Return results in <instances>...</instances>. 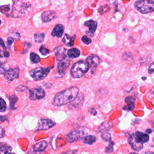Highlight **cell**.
<instances>
[{
    "instance_id": "obj_2",
    "label": "cell",
    "mask_w": 154,
    "mask_h": 154,
    "mask_svg": "<svg viewBox=\"0 0 154 154\" xmlns=\"http://www.w3.org/2000/svg\"><path fill=\"white\" fill-rule=\"evenodd\" d=\"M89 70V65L86 61L80 60L75 63L72 67L70 73L73 78L82 77Z\"/></svg>"
},
{
    "instance_id": "obj_21",
    "label": "cell",
    "mask_w": 154,
    "mask_h": 154,
    "mask_svg": "<svg viewBox=\"0 0 154 154\" xmlns=\"http://www.w3.org/2000/svg\"><path fill=\"white\" fill-rule=\"evenodd\" d=\"M67 55L70 58H77L80 55V51L77 48H72L67 51Z\"/></svg>"
},
{
    "instance_id": "obj_8",
    "label": "cell",
    "mask_w": 154,
    "mask_h": 154,
    "mask_svg": "<svg viewBox=\"0 0 154 154\" xmlns=\"http://www.w3.org/2000/svg\"><path fill=\"white\" fill-rule=\"evenodd\" d=\"M69 64H70V60L67 57V56L63 58V59L59 60V62L58 63V66H57L58 73H60V75L62 74V75L63 76L65 74L66 71L68 68Z\"/></svg>"
},
{
    "instance_id": "obj_1",
    "label": "cell",
    "mask_w": 154,
    "mask_h": 154,
    "mask_svg": "<svg viewBox=\"0 0 154 154\" xmlns=\"http://www.w3.org/2000/svg\"><path fill=\"white\" fill-rule=\"evenodd\" d=\"M79 93V89L77 87H72L65 90L57 93L54 99L52 104L54 106H61L73 101Z\"/></svg>"
},
{
    "instance_id": "obj_38",
    "label": "cell",
    "mask_w": 154,
    "mask_h": 154,
    "mask_svg": "<svg viewBox=\"0 0 154 154\" xmlns=\"http://www.w3.org/2000/svg\"><path fill=\"white\" fill-rule=\"evenodd\" d=\"M5 135V130L3 128L0 126V138L3 137Z\"/></svg>"
},
{
    "instance_id": "obj_35",
    "label": "cell",
    "mask_w": 154,
    "mask_h": 154,
    "mask_svg": "<svg viewBox=\"0 0 154 154\" xmlns=\"http://www.w3.org/2000/svg\"><path fill=\"white\" fill-rule=\"evenodd\" d=\"M148 72L149 73H154V61L149 65V67L148 68Z\"/></svg>"
},
{
    "instance_id": "obj_30",
    "label": "cell",
    "mask_w": 154,
    "mask_h": 154,
    "mask_svg": "<svg viewBox=\"0 0 154 154\" xmlns=\"http://www.w3.org/2000/svg\"><path fill=\"white\" fill-rule=\"evenodd\" d=\"M113 146H114V143L110 141L109 144L108 145V147H106L105 148V152L106 153H111L114 151V148H113Z\"/></svg>"
},
{
    "instance_id": "obj_18",
    "label": "cell",
    "mask_w": 154,
    "mask_h": 154,
    "mask_svg": "<svg viewBox=\"0 0 154 154\" xmlns=\"http://www.w3.org/2000/svg\"><path fill=\"white\" fill-rule=\"evenodd\" d=\"M135 135L136 137V138L141 143H146L149 141V136L146 134H144L143 132H136L135 134Z\"/></svg>"
},
{
    "instance_id": "obj_17",
    "label": "cell",
    "mask_w": 154,
    "mask_h": 154,
    "mask_svg": "<svg viewBox=\"0 0 154 154\" xmlns=\"http://www.w3.org/2000/svg\"><path fill=\"white\" fill-rule=\"evenodd\" d=\"M75 39V35L73 37H70L67 34H65L63 38L62 39L63 42L67 46H72L74 43V41Z\"/></svg>"
},
{
    "instance_id": "obj_43",
    "label": "cell",
    "mask_w": 154,
    "mask_h": 154,
    "mask_svg": "<svg viewBox=\"0 0 154 154\" xmlns=\"http://www.w3.org/2000/svg\"><path fill=\"white\" fill-rule=\"evenodd\" d=\"M142 79H146V77H144H144H143V78H142Z\"/></svg>"
},
{
    "instance_id": "obj_10",
    "label": "cell",
    "mask_w": 154,
    "mask_h": 154,
    "mask_svg": "<svg viewBox=\"0 0 154 154\" xmlns=\"http://www.w3.org/2000/svg\"><path fill=\"white\" fill-rule=\"evenodd\" d=\"M86 61L89 65V69H91L92 72H93L97 66L100 63V59L98 56L96 55H91L87 57Z\"/></svg>"
},
{
    "instance_id": "obj_15",
    "label": "cell",
    "mask_w": 154,
    "mask_h": 154,
    "mask_svg": "<svg viewBox=\"0 0 154 154\" xmlns=\"http://www.w3.org/2000/svg\"><path fill=\"white\" fill-rule=\"evenodd\" d=\"M64 32V26L61 24H57L55 25V26L54 28L51 35L54 37H60Z\"/></svg>"
},
{
    "instance_id": "obj_24",
    "label": "cell",
    "mask_w": 154,
    "mask_h": 154,
    "mask_svg": "<svg viewBox=\"0 0 154 154\" xmlns=\"http://www.w3.org/2000/svg\"><path fill=\"white\" fill-rule=\"evenodd\" d=\"M111 127H112V126L110 123H109L108 122H103L99 127V130L100 132H103V131L109 130Z\"/></svg>"
},
{
    "instance_id": "obj_19",
    "label": "cell",
    "mask_w": 154,
    "mask_h": 154,
    "mask_svg": "<svg viewBox=\"0 0 154 154\" xmlns=\"http://www.w3.org/2000/svg\"><path fill=\"white\" fill-rule=\"evenodd\" d=\"M10 56L8 51L5 50H0V64H4L7 61L8 58Z\"/></svg>"
},
{
    "instance_id": "obj_44",
    "label": "cell",
    "mask_w": 154,
    "mask_h": 154,
    "mask_svg": "<svg viewBox=\"0 0 154 154\" xmlns=\"http://www.w3.org/2000/svg\"><path fill=\"white\" fill-rule=\"evenodd\" d=\"M1 23V20H0V24Z\"/></svg>"
},
{
    "instance_id": "obj_33",
    "label": "cell",
    "mask_w": 154,
    "mask_h": 154,
    "mask_svg": "<svg viewBox=\"0 0 154 154\" xmlns=\"http://www.w3.org/2000/svg\"><path fill=\"white\" fill-rule=\"evenodd\" d=\"M9 9L10 8L8 7V5H4L0 7V11L4 13H7L9 11Z\"/></svg>"
},
{
    "instance_id": "obj_11",
    "label": "cell",
    "mask_w": 154,
    "mask_h": 154,
    "mask_svg": "<svg viewBox=\"0 0 154 154\" xmlns=\"http://www.w3.org/2000/svg\"><path fill=\"white\" fill-rule=\"evenodd\" d=\"M19 69L17 67H16L13 69H10L8 70H7L6 72L4 73V76L7 80L11 81L16 78H17L19 77Z\"/></svg>"
},
{
    "instance_id": "obj_37",
    "label": "cell",
    "mask_w": 154,
    "mask_h": 154,
    "mask_svg": "<svg viewBox=\"0 0 154 154\" xmlns=\"http://www.w3.org/2000/svg\"><path fill=\"white\" fill-rule=\"evenodd\" d=\"M7 70L5 69L3 64H0V74H4L6 72Z\"/></svg>"
},
{
    "instance_id": "obj_29",
    "label": "cell",
    "mask_w": 154,
    "mask_h": 154,
    "mask_svg": "<svg viewBox=\"0 0 154 154\" xmlns=\"http://www.w3.org/2000/svg\"><path fill=\"white\" fill-rule=\"evenodd\" d=\"M134 108V103H128L126 105L123 107V109L126 111H132Z\"/></svg>"
},
{
    "instance_id": "obj_32",
    "label": "cell",
    "mask_w": 154,
    "mask_h": 154,
    "mask_svg": "<svg viewBox=\"0 0 154 154\" xmlns=\"http://www.w3.org/2000/svg\"><path fill=\"white\" fill-rule=\"evenodd\" d=\"M125 100L127 103H134V102L135 100V97H134L133 96H128L125 98Z\"/></svg>"
},
{
    "instance_id": "obj_31",
    "label": "cell",
    "mask_w": 154,
    "mask_h": 154,
    "mask_svg": "<svg viewBox=\"0 0 154 154\" xmlns=\"http://www.w3.org/2000/svg\"><path fill=\"white\" fill-rule=\"evenodd\" d=\"M81 40H82V42L86 44V45H89V44L91 43V40L89 37H88L87 35H84V36H82Z\"/></svg>"
},
{
    "instance_id": "obj_6",
    "label": "cell",
    "mask_w": 154,
    "mask_h": 154,
    "mask_svg": "<svg viewBox=\"0 0 154 154\" xmlns=\"http://www.w3.org/2000/svg\"><path fill=\"white\" fill-rule=\"evenodd\" d=\"M128 142L131 147L135 151L139 152L143 147V143L140 142L135 137V134L131 135L128 138Z\"/></svg>"
},
{
    "instance_id": "obj_40",
    "label": "cell",
    "mask_w": 154,
    "mask_h": 154,
    "mask_svg": "<svg viewBox=\"0 0 154 154\" xmlns=\"http://www.w3.org/2000/svg\"><path fill=\"white\" fill-rule=\"evenodd\" d=\"M0 46L5 48V43H4V41L2 40V39L1 37H0Z\"/></svg>"
},
{
    "instance_id": "obj_34",
    "label": "cell",
    "mask_w": 154,
    "mask_h": 154,
    "mask_svg": "<svg viewBox=\"0 0 154 154\" xmlns=\"http://www.w3.org/2000/svg\"><path fill=\"white\" fill-rule=\"evenodd\" d=\"M16 90L19 91H25L28 90V88L25 85H20V86L17 87L16 88Z\"/></svg>"
},
{
    "instance_id": "obj_23",
    "label": "cell",
    "mask_w": 154,
    "mask_h": 154,
    "mask_svg": "<svg viewBox=\"0 0 154 154\" xmlns=\"http://www.w3.org/2000/svg\"><path fill=\"white\" fill-rule=\"evenodd\" d=\"M45 34L44 33H37L34 34V40L37 43H41L43 42L45 38Z\"/></svg>"
},
{
    "instance_id": "obj_13",
    "label": "cell",
    "mask_w": 154,
    "mask_h": 154,
    "mask_svg": "<svg viewBox=\"0 0 154 154\" xmlns=\"http://www.w3.org/2000/svg\"><path fill=\"white\" fill-rule=\"evenodd\" d=\"M84 25L88 28V31L87 32L91 36H93V34L96 30L97 23L96 21L93 20H89L84 22Z\"/></svg>"
},
{
    "instance_id": "obj_12",
    "label": "cell",
    "mask_w": 154,
    "mask_h": 154,
    "mask_svg": "<svg viewBox=\"0 0 154 154\" xmlns=\"http://www.w3.org/2000/svg\"><path fill=\"white\" fill-rule=\"evenodd\" d=\"M41 17L44 22H48L56 17V13L52 10L46 11L42 14Z\"/></svg>"
},
{
    "instance_id": "obj_27",
    "label": "cell",
    "mask_w": 154,
    "mask_h": 154,
    "mask_svg": "<svg viewBox=\"0 0 154 154\" xmlns=\"http://www.w3.org/2000/svg\"><path fill=\"white\" fill-rule=\"evenodd\" d=\"M7 109V105L5 100L0 97V112H4Z\"/></svg>"
},
{
    "instance_id": "obj_5",
    "label": "cell",
    "mask_w": 154,
    "mask_h": 154,
    "mask_svg": "<svg viewBox=\"0 0 154 154\" xmlns=\"http://www.w3.org/2000/svg\"><path fill=\"white\" fill-rule=\"evenodd\" d=\"M29 99L31 100H35L42 99L45 96V92L44 90L41 87L32 88L29 90Z\"/></svg>"
},
{
    "instance_id": "obj_45",
    "label": "cell",
    "mask_w": 154,
    "mask_h": 154,
    "mask_svg": "<svg viewBox=\"0 0 154 154\" xmlns=\"http://www.w3.org/2000/svg\"><path fill=\"white\" fill-rule=\"evenodd\" d=\"M153 141H154V138H153Z\"/></svg>"
},
{
    "instance_id": "obj_26",
    "label": "cell",
    "mask_w": 154,
    "mask_h": 154,
    "mask_svg": "<svg viewBox=\"0 0 154 154\" xmlns=\"http://www.w3.org/2000/svg\"><path fill=\"white\" fill-rule=\"evenodd\" d=\"M101 137L105 141H108V142L111 141V136L110 134L108 132H103L102 134Z\"/></svg>"
},
{
    "instance_id": "obj_16",
    "label": "cell",
    "mask_w": 154,
    "mask_h": 154,
    "mask_svg": "<svg viewBox=\"0 0 154 154\" xmlns=\"http://www.w3.org/2000/svg\"><path fill=\"white\" fill-rule=\"evenodd\" d=\"M66 51V49L62 46H58V47H57L56 48H55L54 52H55L56 58L58 61L63 59L65 57H66V55L65 54Z\"/></svg>"
},
{
    "instance_id": "obj_22",
    "label": "cell",
    "mask_w": 154,
    "mask_h": 154,
    "mask_svg": "<svg viewBox=\"0 0 154 154\" xmlns=\"http://www.w3.org/2000/svg\"><path fill=\"white\" fill-rule=\"evenodd\" d=\"M96 137L93 135H87L82 138L83 143L87 144H92L96 141Z\"/></svg>"
},
{
    "instance_id": "obj_4",
    "label": "cell",
    "mask_w": 154,
    "mask_h": 154,
    "mask_svg": "<svg viewBox=\"0 0 154 154\" xmlns=\"http://www.w3.org/2000/svg\"><path fill=\"white\" fill-rule=\"evenodd\" d=\"M49 71V68L36 67L31 72V76L34 80H41L44 79L48 75Z\"/></svg>"
},
{
    "instance_id": "obj_41",
    "label": "cell",
    "mask_w": 154,
    "mask_h": 154,
    "mask_svg": "<svg viewBox=\"0 0 154 154\" xmlns=\"http://www.w3.org/2000/svg\"><path fill=\"white\" fill-rule=\"evenodd\" d=\"M4 120H6V118H5V117L0 116V121H4Z\"/></svg>"
},
{
    "instance_id": "obj_28",
    "label": "cell",
    "mask_w": 154,
    "mask_h": 154,
    "mask_svg": "<svg viewBox=\"0 0 154 154\" xmlns=\"http://www.w3.org/2000/svg\"><path fill=\"white\" fill-rule=\"evenodd\" d=\"M39 51L40 52V53L43 55H46L48 54H49L50 51L49 49H48L46 48H45V46H42L40 48V49H39Z\"/></svg>"
},
{
    "instance_id": "obj_25",
    "label": "cell",
    "mask_w": 154,
    "mask_h": 154,
    "mask_svg": "<svg viewBox=\"0 0 154 154\" xmlns=\"http://www.w3.org/2000/svg\"><path fill=\"white\" fill-rule=\"evenodd\" d=\"M30 59L33 63H38L40 61V57L34 52H31L30 54Z\"/></svg>"
},
{
    "instance_id": "obj_9",
    "label": "cell",
    "mask_w": 154,
    "mask_h": 154,
    "mask_svg": "<svg viewBox=\"0 0 154 154\" xmlns=\"http://www.w3.org/2000/svg\"><path fill=\"white\" fill-rule=\"evenodd\" d=\"M83 135L82 130L74 129L67 135V140L69 143H73L78 140Z\"/></svg>"
},
{
    "instance_id": "obj_3",
    "label": "cell",
    "mask_w": 154,
    "mask_h": 154,
    "mask_svg": "<svg viewBox=\"0 0 154 154\" xmlns=\"http://www.w3.org/2000/svg\"><path fill=\"white\" fill-rule=\"evenodd\" d=\"M135 7L141 13H149L154 11V1L153 0H139L135 3Z\"/></svg>"
},
{
    "instance_id": "obj_14",
    "label": "cell",
    "mask_w": 154,
    "mask_h": 154,
    "mask_svg": "<svg viewBox=\"0 0 154 154\" xmlns=\"http://www.w3.org/2000/svg\"><path fill=\"white\" fill-rule=\"evenodd\" d=\"M48 146L47 142L46 141H41L37 143L32 147L34 152H40L45 150Z\"/></svg>"
},
{
    "instance_id": "obj_7",
    "label": "cell",
    "mask_w": 154,
    "mask_h": 154,
    "mask_svg": "<svg viewBox=\"0 0 154 154\" xmlns=\"http://www.w3.org/2000/svg\"><path fill=\"white\" fill-rule=\"evenodd\" d=\"M55 125V123L52 120L48 119H41L38 123L37 131L47 130L53 127Z\"/></svg>"
},
{
    "instance_id": "obj_36",
    "label": "cell",
    "mask_w": 154,
    "mask_h": 154,
    "mask_svg": "<svg viewBox=\"0 0 154 154\" xmlns=\"http://www.w3.org/2000/svg\"><path fill=\"white\" fill-rule=\"evenodd\" d=\"M14 41V38L13 37H8L7 39V45H8V46L11 45Z\"/></svg>"
},
{
    "instance_id": "obj_20",
    "label": "cell",
    "mask_w": 154,
    "mask_h": 154,
    "mask_svg": "<svg viewBox=\"0 0 154 154\" xmlns=\"http://www.w3.org/2000/svg\"><path fill=\"white\" fill-rule=\"evenodd\" d=\"M11 150H12V147L8 144L4 143H0V151L1 152L7 154V153H10L11 152Z\"/></svg>"
},
{
    "instance_id": "obj_42",
    "label": "cell",
    "mask_w": 154,
    "mask_h": 154,
    "mask_svg": "<svg viewBox=\"0 0 154 154\" xmlns=\"http://www.w3.org/2000/svg\"><path fill=\"white\" fill-rule=\"evenodd\" d=\"M146 132L147 133H151L152 132V130L150 129H148L146 130Z\"/></svg>"
},
{
    "instance_id": "obj_39",
    "label": "cell",
    "mask_w": 154,
    "mask_h": 154,
    "mask_svg": "<svg viewBox=\"0 0 154 154\" xmlns=\"http://www.w3.org/2000/svg\"><path fill=\"white\" fill-rule=\"evenodd\" d=\"M89 112H90V113H91L92 114H93V115H96V111L95 110V109L94 108H90V109H89Z\"/></svg>"
}]
</instances>
